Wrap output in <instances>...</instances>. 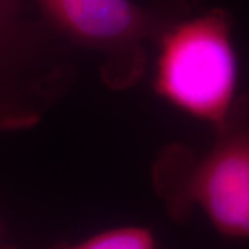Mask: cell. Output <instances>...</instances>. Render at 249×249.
I'll list each match as a JSON object with an SVG mask.
<instances>
[{"label": "cell", "mask_w": 249, "mask_h": 249, "mask_svg": "<svg viewBox=\"0 0 249 249\" xmlns=\"http://www.w3.org/2000/svg\"><path fill=\"white\" fill-rule=\"evenodd\" d=\"M214 132L199 158L180 145L165 150L152 183L173 220L184 223L199 208L222 235L249 240V93L235 98Z\"/></svg>", "instance_id": "cell-1"}, {"label": "cell", "mask_w": 249, "mask_h": 249, "mask_svg": "<svg viewBox=\"0 0 249 249\" xmlns=\"http://www.w3.org/2000/svg\"><path fill=\"white\" fill-rule=\"evenodd\" d=\"M157 46L155 93L213 129L219 126L237 98L238 64L230 16L220 9L186 16Z\"/></svg>", "instance_id": "cell-2"}, {"label": "cell", "mask_w": 249, "mask_h": 249, "mask_svg": "<svg viewBox=\"0 0 249 249\" xmlns=\"http://www.w3.org/2000/svg\"><path fill=\"white\" fill-rule=\"evenodd\" d=\"M46 25L72 43L103 55L101 76L109 88L124 90L142 79L147 46L188 16L183 0H35Z\"/></svg>", "instance_id": "cell-3"}, {"label": "cell", "mask_w": 249, "mask_h": 249, "mask_svg": "<svg viewBox=\"0 0 249 249\" xmlns=\"http://www.w3.org/2000/svg\"><path fill=\"white\" fill-rule=\"evenodd\" d=\"M47 249H157V240L147 227L122 226L93 234L78 242L60 241Z\"/></svg>", "instance_id": "cell-4"}]
</instances>
